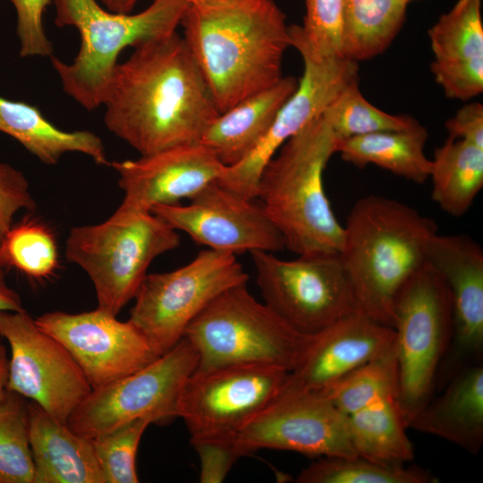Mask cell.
I'll list each match as a JSON object with an SVG mask.
<instances>
[{
	"instance_id": "obj_1",
	"label": "cell",
	"mask_w": 483,
	"mask_h": 483,
	"mask_svg": "<svg viewBox=\"0 0 483 483\" xmlns=\"http://www.w3.org/2000/svg\"><path fill=\"white\" fill-rule=\"evenodd\" d=\"M133 48L113 72L106 128L141 156L199 142L220 113L183 37L175 31Z\"/></svg>"
},
{
	"instance_id": "obj_2",
	"label": "cell",
	"mask_w": 483,
	"mask_h": 483,
	"mask_svg": "<svg viewBox=\"0 0 483 483\" xmlns=\"http://www.w3.org/2000/svg\"><path fill=\"white\" fill-rule=\"evenodd\" d=\"M183 38L219 113L276 84L291 46L273 0H219L188 6Z\"/></svg>"
},
{
	"instance_id": "obj_3",
	"label": "cell",
	"mask_w": 483,
	"mask_h": 483,
	"mask_svg": "<svg viewBox=\"0 0 483 483\" xmlns=\"http://www.w3.org/2000/svg\"><path fill=\"white\" fill-rule=\"evenodd\" d=\"M436 222L381 195L360 199L343 225L339 255L358 311L393 327L395 298L427 261Z\"/></svg>"
},
{
	"instance_id": "obj_4",
	"label": "cell",
	"mask_w": 483,
	"mask_h": 483,
	"mask_svg": "<svg viewBox=\"0 0 483 483\" xmlns=\"http://www.w3.org/2000/svg\"><path fill=\"white\" fill-rule=\"evenodd\" d=\"M336 139L323 114L289 139L264 167L258 184L267 215L285 249L297 255L339 252L343 235L324 189Z\"/></svg>"
},
{
	"instance_id": "obj_5",
	"label": "cell",
	"mask_w": 483,
	"mask_h": 483,
	"mask_svg": "<svg viewBox=\"0 0 483 483\" xmlns=\"http://www.w3.org/2000/svg\"><path fill=\"white\" fill-rule=\"evenodd\" d=\"M57 27L72 26L80 36L72 63L51 57L64 91L89 111L103 106L117 58L127 47L176 31L189 6L184 0H153L137 13H117L97 0H52Z\"/></svg>"
},
{
	"instance_id": "obj_6",
	"label": "cell",
	"mask_w": 483,
	"mask_h": 483,
	"mask_svg": "<svg viewBox=\"0 0 483 483\" xmlns=\"http://www.w3.org/2000/svg\"><path fill=\"white\" fill-rule=\"evenodd\" d=\"M180 242L177 231L153 212L116 209L100 224L72 228L64 254L90 278L97 308L117 316L134 299L151 262Z\"/></svg>"
},
{
	"instance_id": "obj_7",
	"label": "cell",
	"mask_w": 483,
	"mask_h": 483,
	"mask_svg": "<svg viewBox=\"0 0 483 483\" xmlns=\"http://www.w3.org/2000/svg\"><path fill=\"white\" fill-rule=\"evenodd\" d=\"M312 335L292 327L267 304L257 301L244 284L211 301L191 322L183 337L196 349L199 369L266 364L290 372L301 360Z\"/></svg>"
},
{
	"instance_id": "obj_8",
	"label": "cell",
	"mask_w": 483,
	"mask_h": 483,
	"mask_svg": "<svg viewBox=\"0 0 483 483\" xmlns=\"http://www.w3.org/2000/svg\"><path fill=\"white\" fill-rule=\"evenodd\" d=\"M398 373L396 401L409 424L436 388L453 336L447 285L426 261L399 291L393 309Z\"/></svg>"
},
{
	"instance_id": "obj_9",
	"label": "cell",
	"mask_w": 483,
	"mask_h": 483,
	"mask_svg": "<svg viewBox=\"0 0 483 483\" xmlns=\"http://www.w3.org/2000/svg\"><path fill=\"white\" fill-rule=\"evenodd\" d=\"M248 279L236 255L202 250L179 268L148 274L129 319L161 356L183 337L191 322L211 301Z\"/></svg>"
},
{
	"instance_id": "obj_10",
	"label": "cell",
	"mask_w": 483,
	"mask_h": 483,
	"mask_svg": "<svg viewBox=\"0 0 483 483\" xmlns=\"http://www.w3.org/2000/svg\"><path fill=\"white\" fill-rule=\"evenodd\" d=\"M250 255L264 303L298 332L315 335L358 310L339 252Z\"/></svg>"
},
{
	"instance_id": "obj_11",
	"label": "cell",
	"mask_w": 483,
	"mask_h": 483,
	"mask_svg": "<svg viewBox=\"0 0 483 483\" xmlns=\"http://www.w3.org/2000/svg\"><path fill=\"white\" fill-rule=\"evenodd\" d=\"M198 364L196 349L182 337L140 369L92 389L66 424L77 435L94 438L138 419L168 422L177 417L181 391Z\"/></svg>"
},
{
	"instance_id": "obj_12",
	"label": "cell",
	"mask_w": 483,
	"mask_h": 483,
	"mask_svg": "<svg viewBox=\"0 0 483 483\" xmlns=\"http://www.w3.org/2000/svg\"><path fill=\"white\" fill-rule=\"evenodd\" d=\"M288 373L266 364L196 368L181 391L177 417L191 441L236 436L276 396Z\"/></svg>"
},
{
	"instance_id": "obj_13",
	"label": "cell",
	"mask_w": 483,
	"mask_h": 483,
	"mask_svg": "<svg viewBox=\"0 0 483 483\" xmlns=\"http://www.w3.org/2000/svg\"><path fill=\"white\" fill-rule=\"evenodd\" d=\"M0 336L11 350L6 390L35 402L66 424L92 390L68 350L40 329L25 309L0 310Z\"/></svg>"
},
{
	"instance_id": "obj_14",
	"label": "cell",
	"mask_w": 483,
	"mask_h": 483,
	"mask_svg": "<svg viewBox=\"0 0 483 483\" xmlns=\"http://www.w3.org/2000/svg\"><path fill=\"white\" fill-rule=\"evenodd\" d=\"M290 40L304 64L297 89L255 148L236 165L226 166L218 180L223 186L249 199H257L260 174L279 148L322 115L344 87L359 80L357 62L345 57H324L299 39L290 36Z\"/></svg>"
},
{
	"instance_id": "obj_15",
	"label": "cell",
	"mask_w": 483,
	"mask_h": 483,
	"mask_svg": "<svg viewBox=\"0 0 483 483\" xmlns=\"http://www.w3.org/2000/svg\"><path fill=\"white\" fill-rule=\"evenodd\" d=\"M244 456L259 449L310 456H358L347 417L323 394L279 391L236 435Z\"/></svg>"
},
{
	"instance_id": "obj_16",
	"label": "cell",
	"mask_w": 483,
	"mask_h": 483,
	"mask_svg": "<svg viewBox=\"0 0 483 483\" xmlns=\"http://www.w3.org/2000/svg\"><path fill=\"white\" fill-rule=\"evenodd\" d=\"M255 199L216 181L190 199L187 205H157L150 211L195 242L216 251L237 255L284 250L280 232Z\"/></svg>"
},
{
	"instance_id": "obj_17",
	"label": "cell",
	"mask_w": 483,
	"mask_h": 483,
	"mask_svg": "<svg viewBox=\"0 0 483 483\" xmlns=\"http://www.w3.org/2000/svg\"><path fill=\"white\" fill-rule=\"evenodd\" d=\"M38 326L59 341L79 364L92 389L131 374L159 357L135 325L104 309L47 312Z\"/></svg>"
},
{
	"instance_id": "obj_18",
	"label": "cell",
	"mask_w": 483,
	"mask_h": 483,
	"mask_svg": "<svg viewBox=\"0 0 483 483\" xmlns=\"http://www.w3.org/2000/svg\"><path fill=\"white\" fill-rule=\"evenodd\" d=\"M124 196L117 208L123 211H150L157 205L177 204L191 199L225 169L215 153L200 142L179 145L138 159L114 161Z\"/></svg>"
},
{
	"instance_id": "obj_19",
	"label": "cell",
	"mask_w": 483,
	"mask_h": 483,
	"mask_svg": "<svg viewBox=\"0 0 483 483\" xmlns=\"http://www.w3.org/2000/svg\"><path fill=\"white\" fill-rule=\"evenodd\" d=\"M427 262L440 274L451 296L453 336L443 360L449 377L482 360L483 250L469 235L437 233L428 245Z\"/></svg>"
},
{
	"instance_id": "obj_20",
	"label": "cell",
	"mask_w": 483,
	"mask_h": 483,
	"mask_svg": "<svg viewBox=\"0 0 483 483\" xmlns=\"http://www.w3.org/2000/svg\"><path fill=\"white\" fill-rule=\"evenodd\" d=\"M393 327L360 311L338 320L312 338L297 366L288 373L284 392L320 393L394 343Z\"/></svg>"
},
{
	"instance_id": "obj_21",
	"label": "cell",
	"mask_w": 483,
	"mask_h": 483,
	"mask_svg": "<svg viewBox=\"0 0 483 483\" xmlns=\"http://www.w3.org/2000/svg\"><path fill=\"white\" fill-rule=\"evenodd\" d=\"M436 82L449 98L469 100L483 91L481 0H458L429 29Z\"/></svg>"
},
{
	"instance_id": "obj_22",
	"label": "cell",
	"mask_w": 483,
	"mask_h": 483,
	"mask_svg": "<svg viewBox=\"0 0 483 483\" xmlns=\"http://www.w3.org/2000/svg\"><path fill=\"white\" fill-rule=\"evenodd\" d=\"M463 366L447 379L443 392L417 411L409 428L445 439L470 454L483 445V366Z\"/></svg>"
},
{
	"instance_id": "obj_23",
	"label": "cell",
	"mask_w": 483,
	"mask_h": 483,
	"mask_svg": "<svg viewBox=\"0 0 483 483\" xmlns=\"http://www.w3.org/2000/svg\"><path fill=\"white\" fill-rule=\"evenodd\" d=\"M34 483H105L93 438L74 433L29 400Z\"/></svg>"
},
{
	"instance_id": "obj_24",
	"label": "cell",
	"mask_w": 483,
	"mask_h": 483,
	"mask_svg": "<svg viewBox=\"0 0 483 483\" xmlns=\"http://www.w3.org/2000/svg\"><path fill=\"white\" fill-rule=\"evenodd\" d=\"M298 83L293 76L283 77L274 86L220 113L199 142L209 148L224 165H236L263 138Z\"/></svg>"
},
{
	"instance_id": "obj_25",
	"label": "cell",
	"mask_w": 483,
	"mask_h": 483,
	"mask_svg": "<svg viewBox=\"0 0 483 483\" xmlns=\"http://www.w3.org/2000/svg\"><path fill=\"white\" fill-rule=\"evenodd\" d=\"M0 131L20 142L46 165L78 152L97 165H110L102 140L89 131H66L50 123L35 106L0 96Z\"/></svg>"
},
{
	"instance_id": "obj_26",
	"label": "cell",
	"mask_w": 483,
	"mask_h": 483,
	"mask_svg": "<svg viewBox=\"0 0 483 483\" xmlns=\"http://www.w3.org/2000/svg\"><path fill=\"white\" fill-rule=\"evenodd\" d=\"M428 133L420 124L411 130L391 131L338 140L342 159L363 168L375 165L416 183H424L431 169L425 154Z\"/></svg>"
},
{
	"instance_id": "obj_27",
	"label": "cell",
	"mask_w": 483,
	"mask_h": 483,
	"mask_svg": "<svg viewBox=\"0 0 483 483\" xmlns=\"http://www.w3.org/2000/svg\"><path fill=\"white\" fill-rule=\"evenodd\" d=\"M429 178L432 199L442 210L462 216L483 187V148L448 136L435 149Z\"/></svg>"
},
{
	"instance_id": "obj_28",
	"label": "cell",
	"mask_w": 483,
	"mask_h": 483,
	"mask_svg": "<svg viewBox=\"0 0 483 483\" xmlns=\"http://www.w3.org/2000/svg\"><path fill=\"white\" fill-rule=\"evenodd\" d=\"M346 417L358 456L386 465H403L413 459V447L395 397L380 399Z\"/></svg>"
},
{
	"instance_id": "obj_29",
	"label": "cell",
	"mask_w": 483,
	"mask_h": 483,
	"mask_svg": "<svg viewBox=\"0 0 483 483\" xmlns=\"http://www.w3.org/2000/svg\"><path fill=\"white\" fill-rule=\"evenodd\" d=\"M405 0H343L342 55L355 62L383 53L400 31Z\"/></svg>"
},
{
	"instance_id": "obj_30",
	"label": "cell",
	"mask_w": 483,
	"mask_h": 483,
	"mask_svg": "<svg viewBox=\"0 0 483 483\" xmlns=\"http://www.w3.org/2000/svg\"><path fill=\"white\" fill-rule=\"evenodd\" d=\"M397 392L394 342L388 352L352 370L319 394L343 414L349 416L380 399L396 398Z\"/></svg>"
},
{
	"instance_id": "obj_31",
	"label": "cell",
	"mask_w": 483,
	"mask_h": 483,
	"mask_svg": "<svg viewBox=\"0 0 483 483\" xmlns=\"http://www.w3.org/2000/svg\"><path fill=\"white\" fill-rule=\"evenodd\" d=\"M299 483H436L437 479L417 466L381 464L360 456H322L303 469Z\"/></svg>"
},
{
	"instance_id": "obj_32",
	"label": "cell",
	"mask_w": 483,
	"mask_h": 483,
	"mask_svg": "<svg viewBox=\"0 0 483 483\" xmlns=\"http://www.w3.org/2000/svg\"><path fill=\"white\" fill-rule=\"evenodd\" d=\"M336 140L369 133L411 130L420 123L409 115L386 113L361 94L359 80L344 87L323 113Z\"/></svg>"
},
{
	"instance_id": "obj_33",
	"label": "cell",
	"mask_w": 483,
	"mask_h": 483,
	"mask_svg": "<svg viewBox=\"0 0 483 483\" xmlns=\"http://www.w3.org/2000/svg\"><path fill=\"white\" fill-rule=\"evenodd\" d=\"M0 266L15 268L35 280L48 278L58 267L54 233L33 219L13 224L0 242Z\"/></svg>"
},
{
	"instance_id": "obj_34",
	"label": "cell",
	"mask_w": 483,
	"mask_h": 483,
	"mask_svg": "<svg viewBox=\"0 0 483 483\" xmlns=\"http://www.w3.org/2000/svg\"><path fill=\"white\" fill-rule=\"evenodd\" d=\"M29 401L7 391L0 400V483H34Z\"/></svg>"
},
{
	"instance_id": "obj_35",
	"label": "cell",
	"mask_w": 483,
	"mask_h": 483,
	"mask_svg": "<svg viewBox=\"0 0 483 483\" xmlns=\"http://www.w3.org/2000/svg\"><path fill=\"white\" fill-rule=\"evenodd\" d=\"M146 419L124 423L93 438L105 483H137L136 454L148 426Z\"/></svg>"
},
{
	"instance_id": "obj_36",
	"label": "cell",
	"mask_w": 483,
	"mask_h": 483,
	"mask_svg": "<svg viewBox=\"0 0 483 483\" xmlns=\"http://www.w3.org/2000/svg\"><path fill=\"white\" fill-rule=\"evenodd\" d=\"M343 0H305L302 26H289L290 35L324 57L342 55V13Z\"/></svg>"
},
{
	"instance_id": "obj_37",
	"label": "cell",
	"mask_w": 483,
	"mask_h": 483,
	"mask_svg": "<svg viewBox=\"0 0 483 483\" xmlns=\"http://www.w3.org/2000/svg\"><path fill=\"white\" fill-rule=\"evenodd\" d=\"M16 13L20 55L52 56L53 45L43 28V14L52 0H8Z\"/></svg>"
},
{
	"instance_id": "obj_38",
	"label": "cell",
	"mask_w": 483,
	"mask_h": 483,
	"mask_svg": "<svg viewBox=\"0 0 483 483\" xmlns=\"http://www.w3.org/2000/svg\"><path fill=\"white\" fill-rule=\"evenodd\" d=\"M36 208L23 173L10 164L0 163V242L19 211H34Z\"/></svg>"
},
{
	"instance_id": "obj_39",
	"label": "cell",
	"mask_w": 483,
	"mask_h": 483,
	"mask_svg": "<svg viewBox=\"0 0 483 483\" xmlns=\"http://www.w3.org/2000/svg\"><path fill=\"white\" fill-rule=\"evenodd\" d=\"M200 462L199 481L220 483L235 463L244 456L236 442V436L191 441Z\"/></svg>"
},
{
	"instance_id": "obj_40",
	"label": "cell",
	"mask_w": 483,
	"mask_h": 483,
	"mask_svg": "<svg viewBox=\"0 0 483 483\" xmlns=\"http://www.w3.org/2000/svg\"><path fill=\"white\" fill-rule=\"evenodd\" d=\"M448 136L464 140L483 148V105H464L445 123Z\"/></svg>"
},
{
	"instance_id": "obj_41",
	"label": "cell",
	"mask_w": 483,
	"mask_h": 483,
	"mask_svg": "<svg viewBox=\"0 0 483 483\" xmlns=\"http://www.w3.org/2000/svg\"><path fill=\"white\" fill-rule=\"evenodd\" d=\"M24 309L19 293L8 285L5 269L0 266V310L21 311Z\"/></svg>"
},
{
	"instance_id": "obj_42",
	"label": "cell",
	"mask_w": 483,
	"mask_h": 483,
	"mask_svg": "<svg viewBox=\"0 0 483 483\" xmlns=\"http://www.w3.org/2000/svg\"><path fill=\"white\" fill-rule=\"evenodd\" d=\"M106 9L117 13H131L140 0H99Z\"/></svg>"
},
{
	"instance_id": "obj_43",
	"label": "cell",
	"mask_w": 483,
	"mask_h": 483,
	"mask_svg": "<svg viewBox=\"0 0 483 483\" xmlns=\"http://www.w3.org/2000/svg\"><path fill=\"white\" fill-rule=\"evenodd\" d=\"M8 357L5 346L0 342V400L6 392L8 378Z\"/></svg>"
},
{
	"instance_id": "obj_44",
	"label": "cell",
	"mask_w": 483,
	"mask_h": 483,
	"mask_svg": "<svg viewBox=\"0 0 483 483\" xmlns=\"http://www.w3.org/2000/svg\"><path fill=\"white\" fill-rule=\"evenodd\" d=\"M184 1L188 3L189 5H191V4H199L215 2V1H219V0H184Z\"/></svg>"
},
{
	"instance_id": "obj_45",
	"label": "cell",
	"mask_w": 483,
	"mask_h": 483,
	"mask_svg": "<svg viewBox=\"0 0 483 483\" xmlns=\"http://www.w3.org/2000/svg\"><path fill=\"white\" fill-rule=\"evenodd\" d=\"M405 1H406L407 3H409V2H411V1H412V0H405Z\"/></svg>"
}]
</instances>
